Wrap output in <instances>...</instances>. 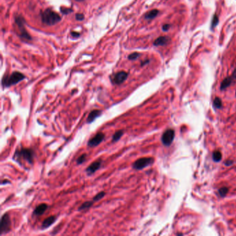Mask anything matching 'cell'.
<instances>
[{"instance_id": "6da1fadb", "label": "cell", "mask_w": 236, "mask_h": 236, "mask_svg": "<svg viewBox=\"0 0 236 236\" xmlns=\"http://www.w3.org/2000/svg\"><path fill=\"white\" fill-rule=\"evenodd\" d=\"M41 17L42 22L48 26L55 25L61 20V17L60 15L51 9L44 10L42 13Z\"/></svg>"}, {"instance_id": "7a4b0ae2", "label": "cell", "mask_w": 236, "mask_h": 236, "mask_svg": "<svg viewBox=\"0 0 236 236\" xmlns=\"http://www.w3.org/2000/svg\"><path fill=\"white\" fill-rule=\"evenodd\" d=\"M24 78H25V76L23 74L19 71H14L11 75L4 77L2 82V86L4 87H9L23 80Z\"/></svg>"}, {"instance_id": "3957f363", "label": "cell", "mask_w": 236, "mask_h": 236, "mask_svg": "<svg viewBox=\"0 0 236 236\" xmlns=\"http://www.w3.org/2000/svg\"><path fill=\"white\" fill-rule=\"evenodd\" d=\"M15 155L17 158L22 159L27 161L30 164H32L33 163L34 152L32 149L22 148L20 150L16 151Z\"/></svg>"}, {"instance_id": "277c9868", "label": "cell", "mask_w": 236, "mask_h": 236, "mask_svg": "<svg viewBox=\"0 0 236 236\" xmlns=\"http://www.w3.org/2000/svg\"><path fill=\"white\" fill-rule=\"evenodd\" d=\"M154 161H155V159H154L152 157L140 158L135 161V163H134L132 165V167L134 169H135V170H140L148 167L149 166L152 165L154 163Z\"/></svg>"}, {"instance_id": "5b68a950", "label": "cell", "mask_w": 236, "mask_h": 236, "mask_svg": "<svg viewBox=\"0 0 236 236\" xmlns=\"http://www.w3.org/2000/svg\"><path fill=\"white\" fill-rule=\"evenodd\" d=\"M15 24L18 27L19 33H20V36L22 38L27 39V40H31L32 38L29 34L28 32L24 27V19L21 16H17L15 17Z\"/></svg>"}, {"instance_id": "8992f818", "label": "cell", "mask_w": 236, "mask_h": 236, "mask_svg": "<svg viewBox=\"0 0 236 236\" xmlns=\"http://www.w3.org/2000/svg\"><path fill=\"white\" fill-rule=\"evenodd\" d=\"M11 229V220L8 213H5L2 217L1 225H0V234L3 235L4 233L9 232Z\"/></svg>"}, {"instance_id": "52a82bcc", "label": "cell", "mask_w": 236, "mask_h": 236, "mask_svg": "<svg viewBox=\"0 0 236 236\" xmlns=\"http://www.w3.org/2000/svg\"><path fill=\"white\" fill-rule=\"evenodd\" d=\"M175 138V131L173 129H168L161 136V141L166 146H169L172 144Z\"/></svg>"}, {"instance_id": "ba28073f", "label": "cell", "mask_w": 236, "mask_h": 236, "mask_svg": "<svg viewBox=\"0 0 236 236\" xmlns=\"http://www.w3.org/2000/svg\"><path fill=\"white\" fill-rule=\"evenodd\" d=\"M105 139V135L103 132H98L94 136L93 138L89 139L87 145L89 147L93 148L98 146Z\"/></svg>"}, {"instance_id": "9c48e42d", "label": "cell", "mask_w": 236, "mask_h": 236, "mask_svg": "<svg viewBox=\"0 0 236 236\" xmlns=\"http://www.w3.org/2000/svg\"><path fill=\"white\" fill-rule=\"evenodd\" d=\"M128 76V74L125 71H119L116 73L112 78V83L115 84H121L125 81Z\"/></svg>"}, {"instance_id": "30bf717a", "label": "cell", "mask_w": 236, "mask_h": 236, "mask_svg": "<svg viewBox=\"0 0 236 236\" xmlns=\"http://www.w3.org/2000/svg\"><path fill=\"white\" fill-rule=\"evenodd\" d=\"M102 164V160L98 159L97 161H94L86 169V173L88 175H91L94 173H96L97 171Z\"/></svg>"}, {"instance_id": "8fae6325", "label": "cell", "mask_w": 236, "mask_h": 236, "mask_svg": "<svg viewBox=\"0 0 236 236\" xmlns=\"http://www.w3.org/2000/svg\"><path fill=\"white\" fill-rule=\"evenodd\" d=\"M101 114H102V111L99 110H94L93 111H91V112L89 114L87 119V122L88 123H93L96 118H98L99 116L101 115Z\"/></svg>"}, {"instance_id": "7c38bea8", "label": "cell", "mask_w": 236, "mask_h": 236, "mask_svg": "<svg viewBox=\"0 0 236 236\" xmlns=\"http://www.w3.org/2000/svg\"><path fill=\"white\" fill-rule=\"evenodd\" d=\"M47 208H48V205L44 203L38 205V207L36 208V209H35L33 211V214L36 216L42 215L46 210Z\"/></svg>"}, {"instance_id": "4fadbf2b", "label": "cell", "mask_w": 236, "mask_h": 236, "mask_svg": "<svg viewBox=\"0 0 236 236\" xmlns=\"http://www.w3.org/2000/svg\"><path fill=\"white\" fill-rule=\"evenodd\" d=\"M55 221H56L55 216H50V217L46 218V219L43 221V222H42V228H49L50 226H51L54 222H55Z\"/></svg>"}, {"instance_id": "5bb4252c", "label": "cell", "mask_w": 236, "mask_h": 236, "mask_svg": "<svg viewBox=\"0 0 236 236\" xmlns=\"http://www.w3.org/2000/svg\"><path fill=\"white\" fill-rule=\"evenodd\" d=\"M169 42V38L166 36H161L159 38L155 39L154 42V45L155 46H162L165 45Z\"/></svg>"}, {"instance_id": "9a60e30c", "label": "cell", "mask_w": 236, "mask_h": 236, "mask_svg": "<svg viewBox=\"0 0 236 236\" xmlns=\"http://www.w3.org/2000/svg\"><path fill=\"white\" fill-rule=\"evenodd\" d=\"M233 80V78H232V76L227 77V78H226L224 80L222 81V84H221V87H220L221 90H224V89L227 88L228 87H229L230 84H231Z\"/></svg>"}, {"instance_id": "2e32d148", "label": "cell", "mask_w": 236, "mask_h": 236, "mask_svg": "<svg viewBox=\"0 0 236 236\" xmlns=\"http://www.w3.org/2000/svg\"><path fill=\"white\" fill-rule=\"evenodd\" d=\"M159 14V11L156 9H154L152 10V11L148 12L145 15V18L147 19H152L153 18H155V17Z\"/></svg>"}, {"instance_id": "e0dca14e", "label": "cell", "mask_w": 236, "mask_h": 236, "mask_svg": "<svg viewBox=\"0 0 236 236\" xmlns=\"http://www.w3.org/2000/svg\"><path fill=\"white\" fill-rule=\"evenodd\" d=\"M123 134H124L123 130H118L117 132H116L112 136V142H117V141L118 140H120V139L122 137Z\"/></svg>"}, {"instance_id": "ac0fdd59", "label": "cell", "mask_w": 236, "mask_h": 236, "mask_svg": "<svg viewBox=\"0 0 236 236\" xmlns=\"http://www.w3.org/2000/svg\"><path fill=\"white\" fill-rule=\"evenodd\" d=\"M94 202L92 200L91 201V202H85L82 204L80 205V207L78 208V210H85V209H87V208H90L91 206H92L94 204Z\"/></svg>"}, {"instance_id": "d6986e66", "label": "cell", "mask_w": 236, "mask_h": 236, "mask_svg": "<svg viewBox=\"0 0 236 236\" xmlns=\"http://www.w3.org/2000/svg\"><path fill=\"white\" fill-rule=\"evenodd\" d=\"M222 157V153H221L219 150L215 151L213 154V159L215 162H219V161H221Z\"/></svg>"}, {"instance_id": "ffe728a7", "label": "cell", "mask_w": 236, "mask_h": 236, "mask_svg": "<svg viewBox=\"0 0 236 236\" xmlns=\"http://www.w3.org/2000/svg\"><path fill=\"white\" fill-rule=\"evenodd\" d=\"M213 106L216 109H220L222 107V102L220 98L216 97L213 101Z\"/></svg>"}, {"instance_id": "44dd1931", "label": "cell", "mask_w": 236, "mask_h": 236, "mask_svg": "<svg viewBox=\"0 0 236 236\" xmlns=\"http://www.w3.org/2000/svg\"><path fill=\"white\" fill-rule=\"evenodd\" d=\"M105 193L103 192V191H102V192H100L98 193L97 195L94 196V197L93 199V201L94 202H98V201H99L100 200H101L102 198H103L104 196H105Z\"/></svg>"}, {"instance_id": "7402d4cb", "label": "cell", "mask_w": 236, "mask_h": 236, "mask_svg": "<svg viewBox=\"0 0 236 236\" xmlns=\"http://www.w3.org/2000/svg\"><path fill=\"white\" fill-rule=\"evenodd\" d=\"M86 158H87V154H83V155H81L78 158V159H77V161H76L77 164L78 165L82 164V163L86 161Z\"/></svg>"}, {"instance_id": "603a6c76", "label": "cell", "mask_w": 236, "mask_h": 236, "mask_svg": "<svg viewBox=\"0 0 236 236\" xmlns=\"http://www.w3.org/2000/svg\"><path fill=\"white\" fill-rule=\"evenodd\" d=\"M228 192V188L227 187H223L219 190V194L221 197H225Z\"/></svg>"}, {"instance_id": "cb8c5ba5", "label": "cell", "mask_w": 236, "mask_h": 236, "mask_svg": "<svg viewBox=\"0 0 236 236\" xmlns=\"http://www.w3.org/2000/svg\"><path fill=\"white\" fill-rule=\"evenodd\" d=\"M139 56H140V54L137 53V52H135V53H131L130 55H129L128 59L130 60H135L139 58Z\"/></svg>"}, {"instance_id": "d4e9b609", "label": "cell", "mask_w": 236, "mask_h": 236, "mask_svg": "<svg viewBox=\"0 0 236 236\" xmlns=\"http://www.w3.org/2000/svg\"><path fill=\"white\" fill-rule=\"evenodd\" d=\"M218 22H219V19H218V17H217V15L215 14L214 16H213V18L212 26H211V27H212V28H214L215 26H217Z\"/></svg>"}, {"instance_id": "484cf974", "label": "cell", "mask_w": 236, "mask_h": 236, "mask_svg": "<svg viewBox=\"0 0 236 236\" xmlns=\"http://www.w3.org/2000/svg\"><path fill=\"white\" fill-rule=\"evenodd\" d=\"M60 11L64 14H69L72 12V10L71 9L65 8V7H62V8H60Z\"/></svg>"}, {"instance_id": "4316f807", "label": "cell", "mask_w": 236, "mask_h": 236, "mask_svg": "<svg viewBox=\"0 0 236 236\" xmlns=\"http://www.w3.org/2000/svg\"><path fill=\"white\" fill-rule=\"evenodd\" d=\"M76 18L77 20L78 21H82L84 19V15L81 14V13H78L76 15Z\"/></svg>"}, {"instance_id": "83f0119b", "label": "cell", "mask_w": 236, "mask_h": 236, "mask_svg": "<svg viewBox=\"0 0 236 236\" xmlns=\"http://www.w3.org/2000/svg\"><path fill=\"white\" fill-rule=\"evenodd\" d=\"M71 34V36L74 37V38H78V37L80 36V33H78V32H76V31H72Z\"/></svg>"}, {"instance_id": "f1b7e54d", "label": "cell", "mask_w": 236, "mask_h": 236, "mask_svg": "<svg viewBox=\"0 0 236 236\" xmlns=\"http://www.w3.org/2000/svg\"><path fill=\"white\" fill-rule=\"evenodd\" d=\"M233 161L228 160V161H225L224 164H225L226 166H231V165L233 164Z\"/></svg>"}, {"instance_id": "f546056e", "label": "cell", "mask_w": 236, "mask_h": 236, "mask_svg": "<svg viewBox=\"0 0 236 236\" xmlns=\"http://www.w3.org/2000/svg\"><path fill=\"white\" fill-rule=\"evenodd\" d=\"M169 28H170V25H169V24H165V25L163 26V31H167Z\"/></svg>"}, {"instance_id": "4dcf8cb0", "label": "cell", "mask_w": 236, "mask_h": 236, "mask_svg": "<svg viewBox=\"0 0 236 236\" xmlns=\"http://www.w3.org/2000/svg\"><path fill=\"white\" fill-rule=\"evenodd\" d=\"M231 76H232V78H233V79H236V69H235V71H234V72H233V75H232Z\"/></svg>"}, {"instance_id": "1f68e13d", "label": "cell", "mask_w": 236, "mask_h": 236, "mask_svg": "<svg viewBox=\"0 0 236 236\" xmlns=\"http://www.w3.org/2000/svg\"><path fill=\"white\" fill-rule=\"evenodd\" d=\"M10 183V181H3V182L2 183V184H4V183Z\"/></svg>"}, {"instance_id": "d6a6232c", "label": "cell", "mask_w": 236, "mask_h": 236, "mask_svg": "<svg viewBox=\"0 0 236 236\" xmlns=\"http://www.w3.org/2000/svg\"><path fill=\"white\" fill-rule=\"evenodd\" d=\"M76 1L77 2H82V1H83V0H76Z\"/></svg>"}, {"instance_id": "836d02e7", "label": "cell", "mask_w": 236, "mask_h": 236, "mask_svg": "<svg viewBox=\"0 0 236 236\" xmlns=\"http://www.w3.org/2000/svg\"><path fill=\"white\" fill-rule=\"evenodd\" d=\"M235 96H236V92H235Z\"/></svg>"}]
</instances>
